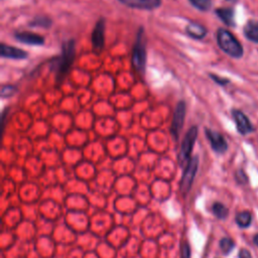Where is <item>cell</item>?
<instances>
[{"mask_svg": "<svg viewBox=\"0 0 258 258\" xmlns=\"http://www.w3.org/2000/svg\"><path fill=\"white\" fill-rule=\"evenodd\" d=\"M76 53V42L75 39L66 40L61 45L60 55L52 61V70L55 72L56 81L60 82L69 72Z\"/></svg>", "mask_w": 258, "mask_h": 258, "instance_id": "6da1fadb", "label": "cell"}, {"mask_svg": "<svg viewBox=\"0 0 258 258\" xmlns=\"http://www.w3.org/2000/svg\"><path fill=\"white\" fill-rule=\"evenodd\" d=\"M217 43L226 54L233 58H241L244 54V48L240 41L232 32L225 28L217 30Z\"/></svg>", "mask_w": 258, "mask_h": 258, "instance_id": "7a4b0ae2", "label": "cell"}, {"mask_svg": "<svg viewBox=\"0 0 258 258\" xmlns=\"http://www.w3.org/2000/svg\"><path fill=\"white\" fill-rule=\"evenodd\" d=\"M132 64L136 72L143 74L146 66V46L144 30L141 27L136 35V40L132 50Z\"/></svg>", "mask_w": 258, "mask_h": 258, "instance_id": "3957f363", "label": "cell"}, {"mask_svg": "<svg viewBox=\"0 0 258 258\" xmlns=\"http://www.w3.org/2000/svg\"><path fill=\"white\" fill-rule=\"evenodd\" d=\"M198 137V127L191 126L187 132L185 133V136L181 142L180 149L177 155V159L179 164H186L187 161L190 159V153L192 150V147L195 145V142Z\"/></svg>", "mask_w": 258, "mask_h": 258, "instance_id": "277c9868", "label": "cell"}, {"mask_svg": "<svg viewBox=\"0 0 258 258\" xmlns=\"http://www.w3.org/2000/svg\"><path fill=\"white\" fill-rule=\"evenodd\" d=\"M199 167V157L192 156L185 164V168L183 170L181 180H180V190L183 194H186L194 181V178L196 176V173L198 171Z\"/></svg>", "mask_w": 258, "mask_h": 258, "instance_id": "5b68a950", "label": "cell"}, {"mask_svg": "<svg viewBox=\"0 0 258 258\" xmlns=\"http://www.w3.org/2000/svg\"><path fill=\"white\" fill-rule=\"evenodd\" d=\"M184 116H185V103L183 101H179L176 104L172 121H171V126H170V133L174 138V140H177L179 137V134L184 122Z\"/></svg>", "mask_w": 258, "mask_h": 258, "instance_id": "8992f818", "label": "cell"}, {"mask_svg": "<svg viewBox=\"0 0 258 258\" xmlns=\"http://www.w3.org/2000/svg\"><path fill=\"white\" fill-rule=\"evenodd\" d=\"M232 117L234 119V122L236 124L237 131L241 135H247L254 131V127L249 120V118L240 110L233 109L232 110Z\"/></svg>", "mask_w": 258, "mask_h": 258, "instance_id": "52a82bcc", "label": "cell"}, {"mask_svg": "<svg viewBox=\"0 0 258 258\" xmlns=\"http://www.w3.org/2000/svg\"><path fill=\"white\" fill-rule=\"evenodd\" d=\"M205 133H206V136L211 144V147L212 149L217 152V153H224L227 151L228 149V143L225 139V137L215 131V130H212V129H209V128H206L205 129Z\"/></svg>", "mask_w": 258, "mask_h": 258, "instance_id": "ba28073f", "label": "cell"}, {"mask_svg": "<svg viewBox=\"0 0 258 258\" xmlns=\"http://www.w3.org/2000/svg\"><path fill=\"white\" fill-rule=\"evenodd\" d=\"M105 20L104 19H99L94 27L93 33H92V43L94 50L96 52H100L105 43Z\"/></svg>", "mask_w": 258, "mask_h": 258, "instance_id": "9c48e42d", "label": "cell"}, {"mask_svg": "<svg viewBox=\"0 0 258 258\" xmlns=\"http://www.w3.org/2000/svg\"><path fill=\"white\" fill-rule=\"evenodd\" d=\"M123 5L140 10H153L161 5V0H118Z\"/></svg>", "mask_w": 258, "mask_h": 258, "instance_id": "30bf717a", "label": "cell"}, {"mask_svg": "<svg viewBox=\"0 0 258 258\" xmlns=\"http://www.w3.org/2000/svg\"><path fill=\"white\" fill-rule=\"evenodd\" d=\"M14 37L19 42L27 45H42L44 43V38L41 35L29 31L15 32Z\"/></svg>", "mask_w": 258, "mask_h": 258, "instance_id": "8fae6325", "label": "cell"}, {"mask_svg": "<svg viewBox=\"0 0 258 258\" xmlns=\"http://www.w3.org/2000/svg\"><path fill=\"white\" fill-rule=\"evenodd\" d=\"M0 54L2 57H7V58H12V59H24L28 56L27 52L21 48L11 46V45H6L4 43L1 44L0 47Z\"/></svg>", "mask_w": 258, "mask_h": 258, "instance_id": "7c38bea8", "label": "cell"}, {"mask_svg": "<svg viewBox=\"0 0 258 258\" xmlns=\"http://www.w3.org/2000/svg\"><path fill=\"white\" fill-rule=\"evenodd\" d=\"M185 32L191 38L202 39L206 36L207 29L202 24H200L198 22H195V21H190L187 24V26L185 27Z\"/></svg>", "mask_w": 258, "mask_h": 258, "instance_id": "4fadbf2b", "label": "cell"}, {"mask_svg": "<svg viewBox=\"0 0 258 258\" xmlns=\"http://www.w3.org/2000/svg\"><path fill=\"white\" fill-rule=\"evenodd\" d=\"M243 33L248 40L258 44V22L257 21L249 20L244 26Z\"/></svg>", "mask_w": 258, "mask_h": 258, "instance_id": "5bb4252c", "label": "cell"}, {"mask_svg": "<svg viewBox=\"0 0 258 258\" xmlns=\"http://www.w3.org/2000/svg\"><path fill=\"white\" fill-rule=\"evenodd\" d=\"M217 16L227 25V26H235V20H234V9L230 7H223L216 9Z\"/></svg>", "mask_w": 258, "mask_h": 258, "instance_id": "9a60e30c", "label": "cell"}, {"mask_svg": "<svg viewBox=\"0 0 258 258\" xmlns=\"http://www.w3.org/2000/svg\"><path fill=\"white\" fill-rule=\"evenodd\" d=\"M235 221L237 223V225L241 228H246L248 227L251 222H252V216L249 212H241L239 214L236 215Z\"/></svg>", "mask_w": 258, "mask_h": 258, "instance_id": "2e32d148", "label": "cell"}, {"mask_svg": "<svg viewBox=\"0 0 258 258\" xmlns=\"http://www.w3.org/2000/svg\"><path fill=\"white\" fill-rule=\"evenodd\" d=\"M29 26L48 28L51 26V20L45 16H36L29 22Z\"/></svg>", "mask_w": 258, "mask_h": 258, "instance_id": "e0dca14e", "label": "cell"}, {"mask_svg": "<svg viewBox=\"0 0 258 258\" xmlns=\"http://www.w3.org/2000/svg\"><path fill=\"white\" fill-rule=\"evenodd\" d=\"M212 212L219 219H225L229 214L228 209L221 203H215L212 206Z\"/></svg>", "mask_w": 258, "mask_h": 258, "instance_id": "ac0fdd59", "label": "cell"}, {"mask_svg": "<svg viewBox=\"0 0 258 258\" xmlns=\"http://www.w3.org/2000/svg\"><path fill=\"white\" fill-rule=\"evenodd\" d=\"M189 3L200 11H209L212 7V0H188Z\"/></svg>", "mask_w": 258, "mask_h": 258, "instance_id": "d6986e66", "label": "cell"}, {"mask_svg": "<svg viewBox=\"0 0 258 258\" xmlns=\"http://www.w3.org/2000/svg\"><path fill=\"white\" fill-rule=\"evenodd\" d=\"M219 246H220V248H221V250H222V252L224 254H228L235 247V243H234V241L231 238L225 237V238L221 239V241L219 243Z\"/></svg>", "mask_w": 258, "mask_h": 258, "instance_id": "ffe728a7", "label": "cell"}, {"mask_svg": "<svg viewBox=\"0 0 258 258\" xmlns=\"http://www.w3.org/2000/svg\"><path fill=\"white\" fill-rule=\"evenodd\" d=\"M16 92H17V88L15 86L6 85V86H2L0 94L2 98H10L13 95H15Z\"/></svg>", "mask_w": 258, "mask_h": 258, "instance_id": "44dd1931", "label": "cell"}, {"mask_svg": "<svg viewBox=\"0 0 258 258\" xmlns=\"http://www.w3.org/2000/svg\"><path fill=\"white\" fill-rule=\"evenodd\" d=\"M210 77H211V79H212L215 83H217V84L220 85V86H226V85L230 82L228 79H225V78H222V77H218V76L213 75V74H210Z\"/></svg>", "mask_w": 258, "mask_h": 258, "instance_id": "7402d4cb", "label": "cell"}, {"mask_svg": "<svg viewBox=\"0 0 258 258\" xmlns=\"http://www.w3.org/2000/svg\"><path fill=\"white\" fill-rule=\"evenodd\" d=\"M180 258H190V248L187 242H183L181 247V255Z\"/></svg>", "mask_w": 258, "mask_h": 258, "instance_id": "603a6c76", "label": "cell"}, {"mask_svg": "<svg viewBox=\"0 0 258 258\" xmlns=\"http://www.w3.org/2000/svg\"><path fill=\"white\" fill-rule=\"evenodd\" d=\"M238 256L239 258H252L251 253L247 249H241Z\"/></svg>", "mask_w": 258, "mask_h": 258, "instance_id": "cb8c5ba5", "label": "cell"}, {"mask_svg": "<svg viewBox=\"0 0 258 258\" xmlns=\"http://www.w3.org/2000/svg\"><path fill=\"white\" fill-rule=\"evenodd\" d=\"M236 178H237V180H238L239 182H241V183H242V180H241V179H243L244 182L246 181V175H245V173H244L242 170H238V171L236 172Z\"/></svg>", "mask_w": 258, "mask_h": 258, "instance_id": "d4e9b609", "label": "cell"}, {"mask_svg": "<svg viewBox=\"0 0 258 258\" xmlns=\"http://www.w3.org/2000/svg\"><path fill=\"white\" fill-rule=\"evenodd\" d=\"M253 242H254V244H255L256 246H258V234H256V235L254 236V238H253Z\"/></svg>", "mask_w": 258, "mask_h": 258, "instance_id": "484cf974", "label": "cell"}]
</instances>
